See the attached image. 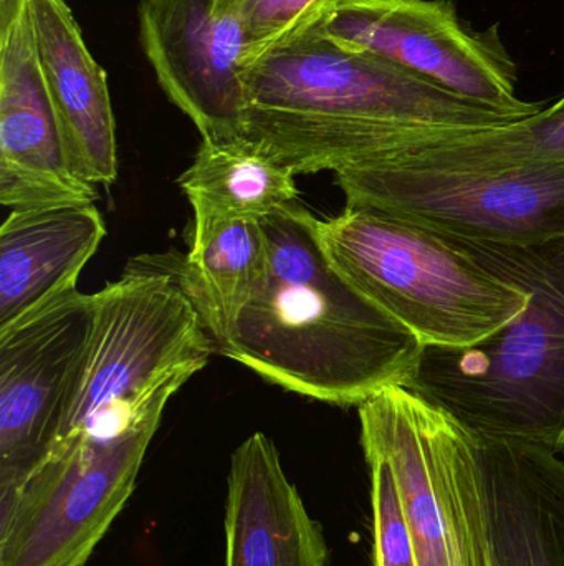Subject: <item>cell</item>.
<instances>
[{"instance_id":"8992f818","label":"cell","mask_w":564,"mask_h":566,"mask_svg":"<svg viewBox=\"0 0 564 566\" xmlns=\"http://www.w3.org/2000/svg\"><path fill=\"white\" fill-rule=\"evenodd\" d=\"M358 415L363 451L393 469L417 566H499L476 436L401 385Z\"/></svg>"},{"instance_id":"ffe728a7","label":"cell","mask_w":564,"mask_h":566,"mask_svg":"<svg viewBox=\"0 0 564 566\" xmlns=\"http://www.w3.org/2000/svg\"><path fill=\"white\" fill-rule=\"evenodd\" d=\"M347 0H237L245 36V69L272 50L321 29Z\"/></svg>"},{"instance_id":"7c38bea8","label":"cell","mask_w":564,"mask_h":566,"mask_svg":"<svg viewBox=\"0 0 564 566\" xmlns=\"http://www.w3.org/2000/svg\"><path fill=\"white\" fill-rule=\"evenodd\" d=\"M73 171L46 92L30 0L0 6V205L10 211L95 205Z\"/></svg>"},{"instance_id":"5b68a950","label":"cell","mask_w":564,"mask_h":566,"mask_svg":"<svg viewBox=\"0 0 564 566\" xmlns=\"http://www.w3.org/2000/svg\"><path fill=\"white\" fill-rule=\"evenodd\" d=\"M334 271L423 346L473 345L525 310L529 293L443 232L370 206L315 222Z\"/></svg>"},{"instance_id":"ac0fdd59","label":"cell","mask_w":564,"mask_h":566,"mask_svg":"<svg viewBox=\"0 0 564 566\" xmlns=\"http://www.w3.org/2000/svg\"><path fill=\"white\" fill-rule=\"evenodd\" d=\"M171 259L217 352L267 274L264 224L232 222L189 249L185 258Z\"/></svg>"},{"instance_id":"8fae6325","label":"cell","mask_w":564,"mask_h":566,"mask_svg":"<svg viewBox=\"0 0 564 566\" xmlns=\"http://www.w3.org/2000/svg\"><path fill=\"white\" fill-rule=\"evenodd\" d=\"M93 293L78 289L0 332V489L52 448L92 326Z\"/></svg>"},{"instance_id":"ba28073f","label":"cell","mask_w":564,"mask_h":566,"mask_svg":"<svg viewBox=\"0 0 564 566\" xmlns=\"http://www.w3.org/2000/svg\"><path fill=\"white\" fill-rule=\"evenodd\" d=\"M161 419L53 446L0 489V566H85L135 492Z\"/></svg>"},{"instance_id":"5bb4252c","label":"cell","mask_w":564,"mask_h":566,"mask_svg":"<svg viewBox=\"0 0 564 566\" xmlns=\"http://www.w3.org/2000/svg\"><path fill=\"white\" fill-rule=\"evenodd\" d=\"M30 10L46 92L70 165L89 185H113L118 178V143L108 76L63 0H30Z\"/></svg>"},{"instance_id":"4fadbf2b","label":"cell","mask_w":564,"mask_h":566,"mask_svg":"<svg viewBox=\"0 0 564 566\" xmlns=\"http://www.w3.org/2000/svg\"><path fill=\"white\" fill-rule=\"evenodd\" d=\"M225 566H328L330 548L280 454L264 432L231 458L225 499Z\"/></svg>"},{"instance_id":"6da1fadb","label":"cell","mask_w":564,"mask_h":566,"mask_svg":"<svg viewBox=\"0 0 564 566\" xmlns=\"http://www.w3.org/2000/svg\"><path fill=\"white\" fill-rule=\"evenodd\" d=\"M244 83L242 136L295 176L343 171L429 136L525 119L343 49L321 29L255 60Z\"/></svg>"},{"instance_id":"9a60e30c","label":"cell","mask_w":564,"mask_h":566,"mask_svg":"<svg viewBox=\"0 0 564 566\" xmlns=\"http://www.w3.org/2000/svg\"><path fill=\"white\" fill-rule=\"evenodd\" d=\"M499 566H564V459L476 436Z\"/></svg>"},{"instance_id":"44dd1931","label":"cell","mask_w":564,"mask_h":566,"mask_svg":"<svg viewBox=\"0 0 564 566\" xmlns=\"http://www.w3.org/2000/svg\"><path fill=\"white\" fill-rule=\"evenodd\" d=\"M364 458L371 478L373 566H417L393 469L377 452L364 451Z\"/></svg>"},{"instance_id":"2e32d148","label":"cell","mask_w":564,"mask_h":566,"mask_svg":"<svg viewBox=\"0 0 564 566\" xmlns=\"http://www.w3.org/2000/svg\"><path fill=\"white\" fill-rule=\"evenodd\" d=\"M105 238L96 205L10 211L0 226V332L76 290Z\"/></svg>"},{"instance_id":"277c9868","label":"cell","mask_w":564,"mask_h":566,"mask_svg":"<svg viewBox=\"0 0 564 566\" xmlns=\"http://www.w3.org/2000/svg\"><path fill=\"white\" fill-rule=\"evenodd\" d=\"M214 352L171 258L136 259L93 293L88 342L52 448L108 438L164 411Z\"/></svg>"},{"instance_id":"52a82bcc","label":"cell","mask_w":564,"mask_h":566,"mask_svg":"<svg viewBox=\"0 0 564 566\" xmlns=\"http://www.w3.org/2000/svg\"><path fill=\"white\" fill-rule=\"evenodd\" d=\"M347 206H370L472 241L564 238V161L437 163L407 155L334 172Z\"/></svg>"},{"instance_id":"3957f363","label":"cell","mask_w":564,"mask_h":566,"mask_svg":"<svg viewBox=\"0 0 564 566\" xmlns=\"http://www.w3.org/2000/svg\"><path fill=\"white\" fill-rule=\"evenodd\" d=\"M443 234L503 281L526 290L529 303L473 345L423 346L401 386L472 434L563 458L564 238L507 244Z\"/></svg>"},{"instance_id":"7a4b0ae2","label":"cell","mask_w":564,"mask_h":566,"mask_svg":"<svg viewBox=\"0 0 564 566\" xmlns=\"http://www.w3.org/2000/svg\"><path fill=\"white\" fill-rule=\"evenodd\" d=\"M300 202L265 219L268 268L217 352L285 391L340 408L403 385L423 343L344 281Z\"/></svg>"},{"instance_id":"d6986e66","label":"cell","mask_w":564,"mask_h":566,"mask_svg":"<svg viewBox=\"0 0 564 566\" xmlns=\"http://www.w3.org/2000/svg\"><path fill=\"white\" fill-rule=\"evenodd\" d=\"M394 155L437 163L564 161V96L530 118L477 132L444 133Z\"/></svg>"},{"instance_id":"e0dca14e","label":"cell","mask_w":564,"mask_h":566,"mask_svg":"<svg viewBox=\"0 0 564 566\" xmlns=\"http://www.w3.org/2000/svg\"><path fill=\"white\" fill-rule=\"evenodd\" d=\"M295 172L244 136L202 139L179 176L192 208L191 248L232 222H264L297 201Z\"/></svg>"},{"instance_id":"9c48e42d","label":"cell","mask_w":564,"mask_h":566,"mask_svg":"<svg viewBox=\"0 0 564 566\" xmlns=\"http://www.w3.org/2000/svg\"><path fill=\"white\" fill-rule=\"evenodd\" d=\"M321 32L497 112L530 118L545 109L517 95V63L499 25L473 29L450 0H347Z\"/></svg>"},{"instance_id":"30bf717a","label":"cell","mask_w":564,"mask_h":566,"mask_svg":"<svg viewBox=\"0 0 564 566\" xmlns=\"http://www.w3.org/2000/svg\"><path fill=\"white\" fill-rule=\"evenodd\" d=\"M138 19L162 92L202 139L244 135L247 36L237 0H141Z\"/></svg>"}]
</instances>
